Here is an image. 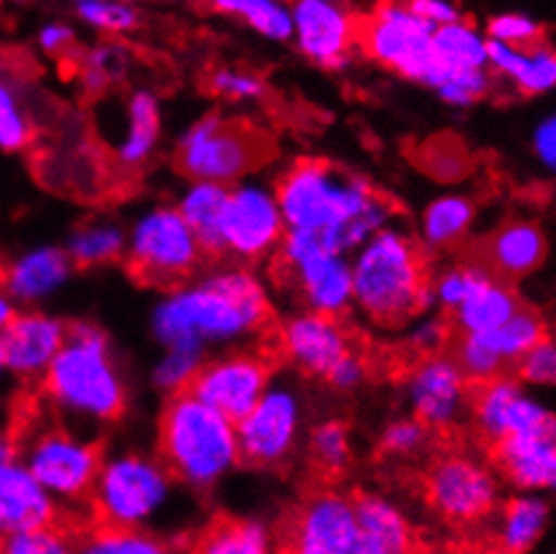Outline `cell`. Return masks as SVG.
<instances>
[{
    "label": "cell",
    "mask_w": 556,
    "mask_h": 554,
    "mask_svg": "<svg viewBox=\"0 0 556 554\" xmlns=\"http://www.w3.org/2000/svg\"><path fill=\"white\" fill-rule=\"evenodd\" d=\"M288 229L315 231L331 251H357L384 229L393 202L366 178L326 160H299L286 169L275 189Z\"/></svg>",
    "instance_id": "1"
},
{
    "label": "cell",
    "mask_w": 556,
    "mask_h": 554,
    "mask_svg": "<svg viewBox=\"0 0 556 554\" xmlns=\"http://www.w3.org/2000/svg\"><path fill=\"white\" fill-rule=\"evenodd\" d=\"M269 297L248 269H224L180 288L153 315V331L169 350H202L204 342H231L264 331Z\"/></svg>",
    "instance_id": "2"
},
{
    "label": "cell",
    "mask_w": 556,
    "mask_h": 554,
    "mask_svg": "<svg viewBox=\"0 0 556 554\" xmlns=\"http://www.w3.org/2000/svg\"><path fill=\"white\" fill-rule=\"evenodd\" d=\"M353 302L377 326L395 329L433 307V277L422 248L404 231L379 229L357 248Z\"/></svg>",
    "instance_id": "3"
},
{
    "label": "cell",
    "mask_w": 556,
    "mask_h": 554,
    "mask_svg": "<svg viewBox=\"0 0 556 554\" xmlns=\"http://www.w3.org/2000/svg\"><path fill=\"white\" fill-rule=\"evenodd\" d=\"M159 452L173 479L210 490L240 463L237 423L189 390H178L159 417Z\"/></svg>",
    "instance_id": "4"
},
{
    "label": "cell",
    "mask_w": 556,
    "mask_h": 554,
    "mask_svg": "<svg viewBox=\"0 0 556 554\" xmlns=\"http://www.w3.org/2000/svg\"><path fill=\"white\" fill-rule=\"evenodd\" d=\"M41 382L56 410L89 423H113L127 410V388L105 331L92 324L67 326L65 344L43 372Z\"/></svg>",
    "instance_id": "5"
},
{
    "label": "cell",
    "mask_w": 556,
    "mask_h": 554,
    "mask_svg": "<svg viewBox=\"0 0 556 554\" xmlns=\"http://www.w3.org/2000/svg\"><path fill=\"white\" fill-rule=\"evenodd\" d=\"M275 154V143L248 118L210 113L186 129L178 143L175 165L191 180L237 184Z\"/></svg>",
    "instance_id": "6"
},
{
    "label": "cell",
    "mask_w": 556,
    "mask_h": 554,
    "mask_svg": "<svg viewBox=\"0 0 556 554\" xmlns=\"http://www.w3.org/2000/svg\"><path fill=\"white\" fill-rule=\"evenodd\" d=\"M277 251V275L282 286L299 293L306 310L337 318L348 313L353 304V267L342 253L304 229H286Z\"/></svg>",
    "instance_id": "7"
},
{
    "label": "cell",
    "mask_w": 556,
    "mask_h": 554,
    "mask_svg": "<svg viewBox=\"0 0 556 554\" xmlns=\"http://www.w3.org/2000/svg\"><path fill=\"white\" fill-rule=\"evenodd\" d=\"M204 251L178 207H156L135 224L127 240L129 273L153 288L184 286L202 264Z\"/></svg>",
    "instance_id": "8"
},
{
    "label": "cell",
    "mask_w": 556,
    "mask_h": 554,
    "mask_svg": "<svg viewBox=\"0 0 556 554\" xmlns=\"http://www.w3.org/2000/svg\"><path fill=\"white\" fill-rule=\"evenodd\" d=\"M435 25L414 14L406 0H379L357 20V49L377 65L412 81H428L433 71Z\"/></svg>",
    "instance_id": "9"
},
{
    "label": "cell",
    "mask_w": 556,
    "mask_h": 554,
    "mask_svg": "<svg viewBox=\"0 0 556 554\" xmlns=\"http://www.w3.org/2000/svg\"><path fill=\"white\" fill-rule=\"evenodd\" d=\"M173 474L162 461L124 455L105 463L92 490V508L98 525L140 528L169 499Z\"/></svg>",
    "instance_id": "10"
},
{
    "label": "cell",
    "mask_w": 556,
    "mask_h": 554,
    "mask_svg": "<svg viewBox=\"0 0 556 554\" xmlns=\"http://www.w3.org/2000/svg\"><path fill=\"white\" fill-rule=\"evenodd\" d=\"M25 466L60 501L92 499L102 468L98 444L73 437L65 428H43L25 446Z\"/></svg>",
    "instance_id": "11"
},
{
    "label": "cell",
    "mask_w": 556,
    "mask_h": 554,
    "mask_svg": "<svg viewBox=\"0 0 556 554\" xmlns=\"http://www.w3.org/2000/svg\"><path fill=\"white\" fill-rule=\"evenodd\" d=\"M425 501L452 525L484 522L497 508V479L481 463L446 455L425 474Z\"/></svg>",
    "instance_id": "12"
},
{
    "label": "cell",
    "mask_w": 556,
    "mask_h": 554,
    "mask_svg": "<svg viewBox=\"0 0 556 554\" xmlns=\"http://www.w3.org/2000/svg\"><path fill=\"white\" fill-rule=\"evenodd\" d=\"M548 329L543 324L541 315L535 310L521 307L519 313L510 315L506 324L490 331H476V333H457L455 350L452 358L468 377L470 386L476 382H486L492 377L510 375L519 364L521 355L541 342Z\"/></svg>",
    "instance_id": "13"
},
{
    "label": "cell",
    "mask_w": 556,
    "mask_h": 554,
    "mask_svg": "<svg viewBox=\"0 0 556 554\" xmlns=\"http://www.w3.org/2000/svg\"><path fill=\"white\" fill-rule=\"evenodd\" d=\"M286 218H282L277 194L266 186L242 184L229 189L220 216V237L224 251L242 262H258L277 251L286 237Z\"/></svg>",
    "instance_id": "14"
},
{
    "label": "cell",
    "mask_w": 556,
    "mask_h": 554,
    "mask_svg": "<svg viewBox=\"0 0 556 554\" xmlns=\"http://www.w3.org/2000/svg\"><path fill=\"white\" fill-rule=\"evenodd\" d=\"M299 426H302V406L293 388H266L253 410L237 423L240 461L253 468L282 466L296 446Z\"/></svg>",
    "instance_id": "15"
},
{
    "label": "cell",
    "mask_w": 556,
    "mask_h": 554,
    "mask_svg": "<svg viewBox=\"0 0 556 554\" xmlns=\"http://www.w3.org/2000/svg\"><path fill=\"white\" fill-rule=\"evenodd\" d=\"M293 41L326 71L350 65L357 49V16L342 0H291Z\"/></svg>",
    "instance_id": "16"
},
{
    "label": "cell",
    "mask_w": 556,
    "mask_h": 554,
    "mask_svg": "<svg viewBox=\"0 0 556 554\" xmlns=\"http://www.w3.org/2000/svg\"><path fill=\"white\" fill-rule=\"evenodd\" d=\"M282 550L299 554H357L355 501L328 490L309 495L286 522Z\"/></svg>",
    "instance_id": "17"
},
{
    "label": "cell",
    "mask_w": 556,
    "mask_h": 554,
    "mask_svg": "<svg viewBox=\"0 0 556 554\" xmlns=\"http://www.w3.org/2000/svg\"><path fill=\"white\" fill-rule=\"evenodd\" d=\"M269 377L271 366L264 355H226L213 364H202L186 390L231 423H240L269 388Z\"/></svg>",
    "instance_id": "18"
},
{
    "label": "cell",
    "mask_w": 556,
    "mask_h": 554,
    "mask_svg": "<svg viewBox=\"0 0 556 554\" xmlns=\"http://www.w3.org/2000/svg\"><path fill=\"white\" fill-rule=\"evenodd\" d=\"M20 457V442L3 433L0 437V539L20 530L60 525L54 495L33 477Z\"/></svg>",
    "instance_id": "19"
},
{
    "label": "cell",
    "mask_w": 556,
    "mask_h": 554,
    "mask_svg": "<svg viewBox=\"0 0 556 554\" xmlns=\"http://www.w3.org/2000/svg\"><path fill=\"white\" fill-rule=\"evenodd\" d=\"M414 417L428 428H452L468 410L470 382L452 355L430 353L417 361L406 386Z\"/></svg>",
    "instance_id": "20"
},
{
    "label": "cell",
    "mask_w": 556,
    "mask_h": 554,
    "mask_svg": "<svg viewBox=\"0 0 556 554\" xmlns=\"http://www.w3.org/2000/svg\"><path fill=\"white\" fill-rule=\"evenodd\" d=\"M492 461L514 488L525 493H556V415L541 426L510 433L490 444Z\"/></svg>",
    "instance_id": "21"
},
{
    "label": "cell",
    "mask_w": 556,
    "mask_h": 554,
    "mask_svg": "<svg viewBox=\"0 0 556 554\" xmlns=\"http://www.w3.org/2000/svg\"><path fill=\"white\" fill-rule=\"evenodd\" d=\"M468 410L473 415L479 433L490 444H495L503 437H510V433L541 426L552 415V410L530 399L521 388V380L510 375L492 377V380L470 386Z\"/></svg>",
    "instance_id": "22"
},
{
    "label": "cell",
    "mask_w": 556,
    "mask_h": 554,
    "mask_svg": "<svg viewBox=\"0 0 556 554\" xmlns=\"http://www.w3.org/2000/svg\"><path fill=\"white\" fill-rule=\"evenodd\" d=\"M350 350H355L353 337L337 315L306 310L304 315H296L280 329V353L306 375L323 377V380Z\"/></svg>",
    "instance_id": "23"
},
{
    "label": "cell",
    "mask_w": 556,
    "mask_h": 554,
    "mask_svg": "<svg viewBox=\"0 0 556 554\" xmlns=\"http://www.w3.org/2000/svg\"><path fill=\"white\" fill-rule=\"evenodd\" d=\"M67 326L43 313H16L0 331L5 369L22 380H41L65 344Z\"/></svg>",
    "instance_id": "24"
},
{
    "label": "cell",
    "mask_w": 556,
    "mask_h": 554,
    "mask_svg": "<svg viewBox=\"0 0 556 554\" xmlns=\"http://www.w3.org/2000/svg\"><path fill=\"white\" fill-rule=\"evenodd\" d=\"M546 235L532 222H508L497 226L479 245L473 262L501 280H521L535 273L546 259Z\"/></svg>",
    "instance_id": "25"
},
{
    "label": "cell",
    "mask_w": 556,
    "mask_h": 554,
    "mask_svg": "<svg viewBox=\"0 0 556 554\" xmlns=\"http://www.w3.org/2000/svg\"><path fill=\"white\" fill-rule=\"evenodd\" d=\"M486 67L514 84L521 95H546L556 87V47L543 41L530 49H516L486 38Z\"/></svg>",
    "instance_id": "26"
},
{
    "label": "cell",
    "mask_w": 556,
    "mask_h": 554,
    "mask_svg": "<svg viewBox=\"0 0 556 554\" xmlns=\"http://www.w3.org/2000/svg\"><path fill=\"white\" fill-rule=\"evenodd\" d=\"M71 269L73 262L67 251H60V248H36V251L5 264V269L0 273V286L5 288V293L14 302L33 304L51 297L71 277Z\"/></svg>",
    "instance_id": "27"
},
{
    "label": "cell",
    "mask_w": 556,
    "mask_h": 554,
    "mask_svg": "<svg viewBox=\"0 0 556 554\" xmlns=\"http://www.w3.org/2000/svg\"><path fill=\"white\" fill-rule=\"evenodd\" d=\"M357 554H404L414 550L406 517L379 495H357Z\"/></svg>",
    "instance_id": "28"
},
{
    "label": "cell",
    "mask_w": 556,
    "mask_h": 554,
    "mask_svg": "<svg viewBox=\"0 0 556 554\" xmlns=\"http://www.w3.org/2000/svg\"><path fill=\"white\" fill-rule=\"evenodd\" d=\"M162 138V109L151 92H132L124 105V129L113 146V162L122 169H140Z\"/></svg>",
    "instance_id": "29"
},
{
    "label": "cell",
    "mask_w": 556,
    "mask_h": 554,
    "mask_svg": "<svg viewBox=\"0 0 556 554\" xmlns=\"http://www.w3.org/2000/svg\"><path fill=\"white\" fill-rule=\"evenodd\" d=\"M519 310L521 302L510 291L508 282L490 273L476 282L473 291L450 315L457 333H476L497 329V326L506 324L510 315H516Z\"/></svg>",
    "instance_id": "30"
},
{
    "label": "cell",
    "mask_w": 556,
    "mask_h": 554,
    "mask_svg": "<svg viewBox=\"0 0 556 554\" xmlns=\"http://www.w3.org/2000/svg\"><path fill=\"white\" fill-rule=\"evenodd\" d=\"M226 194H229V186L213 184V180H194V186L186 191L178 205L180 216L191 226L204 256L210 259L226 256L224 237H220V216H224Z\"/></svg>",
    "instance_id": "31"
},
{
    "label": "cell",
    "mask_w": 556,
    "mask_h": 554,
    "mask_svg": "<svg viewBox=\"0 0 556 554\" xmlns=\"http://www.w3.org/2000/svg\"><path fill=\"white\" fill-rule=\"evenodd\" d=\"M548 517H552V508L541 495H516L503 506L501 525H497V546L510 554L530 552L546 533Z\"/></svg>",
    "instance_id": "32"
},
{
    "label": "cell",
    "mask_w": 556,
    "mask_h": 554,
    "mask_svg": "<svg viewBox=\"0 0 556 554\" xmlns=\"http://www.w3.org/2000/svg\"><path fill=\"white\" fill-rule=\"evenodd\" d=\"M433 71L428 81L441 71H470V67H486V38L473 25L459 16L455 22L435 27L433 33ZM425 81V87H428Z\"/></svg>",
    "instance_id": "33"
},
{
    "label": "cell",
    "mask_w": 556,
    "mask_h": 554,
    "mask_svg": "<svg viewBox=\"0 0 556 554\" xmlns=\"http://www.w3.org/2000/svg\"><path fill=\"white\" fill-rule=\"evenodd\" d=\"M476 207L468 197L450 194L430 202L422 216V242L428 251H450L470 231Z\"/></svg>",
    "instance_id": "34"
},
{
    "label": "cell",
    "mask_w": 556,
    "mask_h": 554,
    "mask_svg": "<svg viewBox=\"0 0 556 554\" xmlns=\"http://www.w3.org/2000/svg\"><path fill=\"white\" fill-rule=\"evenodd\" d=\"M271 530L255 519L220 517L197 539V550L207 554H264L271 550Z\"/></svg>",
    "instance_id": "35"
},
{
    "label": "cell",
    "mask_w": 556,
    "mask_h": 554,
    "mask_svg": "<svg viewBox=\"0 0 556 554\" xmlns=\"http://www.w3.org/2000/svg\"><path fill=\"white\" fill-rule=\"evenodd\" d=\"M210 9L218 14L245 22L258 36L271 41H291L293 20L291 3L286 0H207Z\"/></svg>",
    "instance_id": "36"
},
{
    "label": "cell",
    "mask_w": 556,
    "mask_h": 554,
    "mask_svg": "<svg viewBox=\"0 0 556 554\" xmlns=\"http://www.w3.org/2000/svg\"><path fill=\"white\" fill-rule=\"evenodd\" d=\"M127 253V235L122 226L108 222H89L78 226L67 240V256L73 267H100L118 262Z\"/></svg>",
    "instance_id": "37"
},
{
    "label": "cell",
    "mask_w": 556,
    "mask_h": 554,
    "mask_svg": "<svg viewBox=\"0 0 556 554\" xmlns=\"http://www.w3.org/2000/svg\"><path fill=\"white\" fill-rule=\"evenodd\" d=\"M33 140H36V124L20 89L0 78V151L16 154L30 149Z\"/></svg>",
    "instance_id": "38"
},
{
    "label": "cell",
    "mask_w": 556,
    "mask_h": 554,
    "mask_svg": "<svg viewBox=\"0 0 556 554\" xmlns=\"http://www.w3.org/2000/svg\"><path fill=\"white\" fill-rule=\"evenodd\" d=\"M430 89L439 92L441 100H446L455 109H468L486 98L492 89V71L490 67H470V71H441L428 81Z\"/></svg>",
    "instance_id": "39"
},
{
    "label": "cell",
    "mask_w": 556,
    "mask_h": 554,
    "mask_svg": "<svg viewBox=\"0 0 556 554\" xmlns=\"http://www.w3.org/2000/svg\"><path fill=\"white\" fill-rule=\"evenodd\" d=\"M78 20L111 36L132 33L140 27V9L135 0H71Z\"/></svg>",
    "instance_id": "40"
},
{
    "label": "cell",
    "mask_w": 556,
    "mask_h": 554,
    "mask_svg": "<svg viewBox=\"0 0 556 554\" xmlns=\"http://www.w3.org/2000/svg\"><path fill=\"white\" fill-rule=\"evenodd\" d=\"M127 52L118 43H102V47L92 49L78 62V76H81L84 92H105L108 87H113V84H118L127 76Z\"/></svg>",
    "instance_id": "41"
},
{
    "label": "cell",
    "mask_w": 556,
    "mask_h": 554,
    "mask_svg": "<svg viewBox=\"0 0 556 554\" xmlns=\"http://www.w3.org/2000/svg\"><path fill=\"white\" fill-rule=\"evenodd\" d=\"M312 463L323 477H339L350 466V433L342 423H323L312 431Z\"/></svg>",
    "instance_id": "42"
},
{
    "label": "cell",
    "mask_w": 556,
    "mask_h": 554,
    "mask_svg": "<svg viewBox=\"0 0 556 554\" xmlns=\"http://www.w3.org/2000/svg\"><path fill=\"white\" fill-rule=\"evenodd\" d=\"M87 552L94 554H159L164 544L140 528H118V525H98Z\"/></svg>",
    "instance_id": "43"
},
{
    "label": "cell",
    "mask_w": 556,
    "mask_h": 554,
    "mask_svg": "<svg viewBox=\"0 0 556 554\" xmlns=\"http://www.w3.org/2000/svg\"><path fill=\"white\" fill-rule=\"evenodd\" d=\"M207 89L229 103H255L266 98V81L242 67H218L207 76Z\"/></svg>",
    "instance_id": "44"
},
{
    "label": "cell",
    "mask_w": 556,
    "mask_h": 554,
    "mask_svg": "<svg viewBox=\"0 0 556 554\" xmlns=\"http://www.w3.org/2000/svg\"><path fill=\"white\" fill-rule=\"evenodd\" d=\"M0 552L9 554H62L71 552V536L62 530V525H47V528H33L11 533L0 539Z\"/></svg>",
    "instance_id": "45"
},
{
    "label": "cell",
    "mask_w": 556,
    "mask_h": 554,
    "mask_svg": "<svg viewBox=\"0 0 556 554\" xmlns=\"http://www.w3.org/2000/svg\"><path fill=\"white\" fill-rule=\"evenodd\" d=\"M486 38H495V41L516 49H530L546 41V30H543L541 22L527 14H501L492 16L490 25H486Z\"/></svg>",
    "instance_id": "46"
},
{
    "label": "cell",
    "mask_w": 556,
    "mask_h": 554,
    "mask_svg": "<svg viewBox=\"0 0 556 554\" xmlns=\"http://www.w3.org/2000/svg\"><path fill=\"white\" fill-rule=\"evenodd\" d=\"M516 377L527 386L556 388V339L546 337L532 344L516 364Z\"/></svg>",
    "instance_id": "47"
},
{
    "label": "cell",
    "mask_w": 556,
    "mask_h": 554,
    "mask_svg": "<svg viewBox=\"0 0 556 554\" xmlns=\"http://www.w3.org/2000/svg\"><path fill=\"white\" fill-rule=\"evenodd\" d=\"M202 366V350H169L162 364L153 369V382L167 393L189 388Z\"/></svg>",
    "instance_id": "48"
},
{
    "label": "cell",
    "mask_w": 556,
    "mask_h": 554,
    "mask_svg": "<svg viewBox=\"0 0 556 554\" xmlns=\"http://www.w3.org/2000/svg\"><path fill=\"white\" fill-rule=\"evenodd\" d=\"M428 442V426L414 417V420H399L393 426H388V431L382 433V452L384 455H417Z\"/></svg>",
    "instance_id": "49"
},
{
    "label": "cell",
    "mask_w": 556,
    "mask_h": 554,
    "mask_svg": "<svg viewBox=\"0 0 556 554\" xmlns=\"http://www.w3.org/2000/svg\"><path fill=\"white\" fill-rule=\"evenodd\" d=\"M425 165L441 180H459L468 173L470 160L457 143H433L430 154L425 156Z\"/></svg>",
    "instance_id": "50"
},
{
    "label": "cell",
    "mask_w": 556,
    "mask_h": 554,
    "mask_svg": "<svg viewBox=\"0 0 556 554\" xmlns=\"http://www.w3.org/2000/svg\"><path fill=\"white\" fill-rule=\"evenodd\" d=\"M38 47L43 54L56 56V60H71V56L76 60V33L62 22H49L38 33Z\"/></svg>",
    "instance_id": "51"
},
{
    "label": "cell",
    "mask_w": 556,
    "mask_h": 554,
    "mask_svg": "<svg viewBox=\"0 0 556 554\" xmlns=\"http://www.w3.org/2000/svg\"><path fill=\"white\" fill-rule=\"evenodd\" d=\"M368 377V364L357 350H350L348 355L337 361L331 366V372L326 375V382H331L337 390H355L363 380Z\"/></svg>",
    "instance_id": "52"
},
{
    "label": "cell",
    "mask_w": 556,
    "mask_h": 554,
    "mask_svg": "<svg viewBox=\"0 0 556 554\" xmlns=\"http://www.w3.org/2000/svg\"><path fill=\"white\" fill-rule=\"evenodd\" d=\"M532 149H535L538 162L556 173V113L538 124L535 135H532Z\"/></svg>",
    "instance_id": "53"
},
{
    "label": "cell",
    "mask_w": 556,
    "mask_h": 554,
    "mask_svg": "<svg viewBox=\"0 0 556 554\" xmlns=\"http://www.w3.org/2000/svg\"><path fill=\"white\" fill-rule=\"evenodd\" d=\"M406 5L414 14L422 16L425 22H430L435 27L459 20V9L455 0H406Z\"/></svg>",
    "instance_id": "54"
},
{
    "label": "cell",
    "mask_w": 556,
    "mask_h": 554,
    "mask_svg": "<svg viewBox=\"0 0 556 554\" xmlns=\"http://www.w3.org/2000/svg\"><path fill=\"white\" fill-rule=\"evenodd\" d=\"M444 337H446L444 324H425L422 329H417L412 333V344L414 348L422 350V353L430 355V353H439Z\"/></svg>",
    "instance_id": "55"
},
{
    "label": "cell",
    "mask_w": 556,
    "mask_h": 554,
    "mask_svg": "<svg viewBox=\"0 0 556 554\" xmlns=\"http://www.w3.org/2000/svg\"><path fill=\"white\" fill-rule=\"evenodd\" d=\"M16 315V307H14V299L5 293V288L0 286V331L5 329V324H9L11 318Z\"/></svg>",
    "instance_id": "56"
},
{
    "label": "cell",
    "mask_w": 556,
    "mask_h": 554,
    "mask_svg": "<svg viewBox=\"0 0 556 554\" xmlns=\"http://www.w3.org/2000/svg\"><path fill=\"white\" fill-rule=\"evenodd\" d=\"M3 372H9V369H5V355H3V344H0V377H3Z\"/></svg>",
    "instance_id": "57"
}]
</instances>
